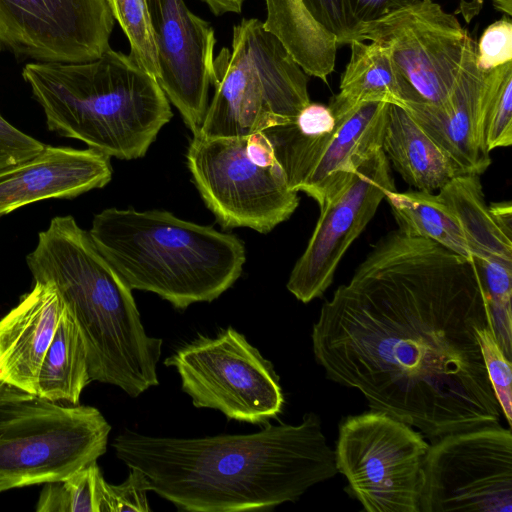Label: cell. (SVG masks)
<instances>
[{
  "label": "cell",
  "mask_w": 512,
  "mask_h": 512,
  "mask_svg": "<svg viewBox=\"0 0 512 512\" xmlns=\"http://www.w3.org/2000/svg\"><path fill=\"white\" fill-rule=\"evenodd\" d=\"M477 337L487 375L507 423L512 424L511 360L505 355L494 330L493 322L477 329Z\"/></svg>",
  "instance_id": "cell-29"
},
{
  "label": "cell",
  "mask_w": 512,
  "mask_h": 512,
  "mask_svg": "<svg viewBox=\"0 0 512 512\" xmlns=\"http://www.w3.org/2000/svg\"><path fill=\"white\" fill-rule=\"evenodd\" d=\"M164 364L175 368L197 408L252 424L282 412L284 397L272 363L232 327L179 347Z\"/></svg>",
  "instance_id": "cell-10"
},
{
  "label": "cell",
  "mask_w": 512,
  "mask_h": 512,
  "mask_svg": "<svg viewBox=\"0 0 512 512\" xmlns=\"http://www.w3.org/2000/svg\"><path fill=\"white\" fill-rule=\"evenodd\" d=\"M88 232L131 289L155 293L177 309L218 298L245 263L236 236L167 211L105 209Z\"/></svg>",
  "instance_id": "cell-5"
},
{
  "label": "cell",
  "mask_w": 512,
  "mask_h": 512,
  "mask_svg": "<svg viewBox=\"0 0 512 512\" xmlns=\"http://www.w3.org/2000/svg\"><path fill=\"white\" fill-rule=\"evenodd\" d=\"M437 194L459 220L474 259L493 258L512 263V239L494 220L485 201L479 175L456 176Z\"/></svg>",
  "instance_id": "cell-23"
},
{
  "label": "cell",
  "mask_w": 512,
  "mask_h": 512,
  "mask_svg": "<svg viewBox=\"0 0 512 512\" xmlns=\"http://www.w3.org/2000/svg\"><path fill=\"white\" fill-rule=\"evenodd\" d=\"M110 157L93 150L45 145L41 152L0 169V217L45 199H70L106 186Z\"/></svg>",
  "instance_id": "cell-18"
},
{
  "label": "cell",
  "mask_w": 512,
  "mask_h": 512,
  "mask_svg": "<svg viewBox=\"0 0 512 512\" xmlns=\"http://www.w3.org/2000/svg\"><path fill=\"white\" fill-rule=\"evenodd\" d=\"M391 190H395V184L390 163L380 149L362 162L320 207L308 245L287 282L290 293L303 303L324 294L342 257Z\"/></svg>",
  "instance_id": "cell-14"
},
{
  "label": "cell",
  "mask_w": 512,
  "mask_h": 512,
  "mask_svg": "<svg viewBox=\"0 0 512 512\" xmlns=\"http://www.w3.org/2000/svg\"><path fill=\"white\" fill-rule=\"evenodd\" d=\"M494 7L506 16L512 15V0H491Z\"/></svg>",
  "instance_id": "cell-37"
},
{
  "label": "cell",
  "mask_w": 512,
  "mask_h": 512,
  "mask_svg": "<svg viewBox=\"0 0 512 512\" xmlns=\"http://www.w3.org/2000/svg\"><path fill=\"white\" fill-rule=\"evenodd\" d=\"M358 41L389 48L413 93L412 102L440 103L451 90L469 33L432 0H415L389 15L361 24Z\"/></svg>",
  "instance_id": "cell-13"
},
{
  "label": "cell",
  "mask_w": 512,
  "mask_h": 512,
  "mask_svg": "<svg viewBox=\"0 0 512 512\" xmlns=\"http://www.w3.org/2000/svg\"><path fill=\"white\" fill-rule=\"evenodd\" d=\"M106 0H0V50L36 62H85L110 48Z\"/></svg>",
  "instance_id": "cell-15"
},
{
  "label": "cell",
  "mask_w": 512,
  "mask_h": 512,
  "mask_svg": "<svg viewBox=\"0 0 512 512\" xmlns=\"http://www.w3.org/2000/svg\"><path fill=\"white\" fill-rule=\"evenodd\" d=\"M413 1H415V0H413Z\"/></svg>",
  "instance_id": "cell-38"
},
{
  "label": "cell",
  "mask_w": 512,
  "mask_h": 512,
  "mask_svg": "<svg viewBox=\"0 0 512 512\" xmlns=\"http://www.w3.org/2000/svg\"><path fill=\"white\" fill-rule=\"evenodd\" d=\"M204 2L209 9L220 16L225 13H240L245 0H200Z\"/></svg>",
  "instance_id": "cell-36"
},
{
  "label": "cell",
  "mask_w": 512,
  "mask_h": 512,
  "mask_svg": "<svg viewBox=\"0 0 512 512\" xmlns=\"http://www.w3.org/2000/svg\"><path fill=\"white\" fill-rule=\"evenodd\" d=\"M65 312L51 283L34 282L0 319V383L37 394L42 361Z\"/></svg>",
  "instance_id": "cell-19"
},
{
  "label": "cell",
  "mask_w": 512,
  "mask_h": 512,
  "mask_svg": "<svg viewBox=\"0 0 512 512\" xmlns=\"http://www.w3.org/2000/svg\"><path fill=\"white\" fill-rule=\"evenodd\" d=\"M91 381L85 341L66 307L40 367L37 395L77 405Z\"/></svg>",
  "instance_id": "cell-24"
},
{
  "label": "cell",
  "mask_w": 512,
  "mask_h": 512,
  "mask_svg": "<svg viewBox=\"0 0 512 512\" xmlns=\"http://www.w3.org/2000/svg\"><path fill=\"white\" fill-rule=\"evenodd\" d=\"M103 474L92 462L61 481L45 483L37 512H99L100 483Z\"/></svg>",
  "instance_id": "cell-26"
},
{
  "label": "cell",
  "mask_w": 512,
  "mask_h": 512,
  "mask_svg": "<svg viewBox=\"0 0 512 512\" xmlns=\"http://www.w3.org/2000/svg\"><path fill=\"white\" fill-rule=\"evenodd\" d=\"M389 103L367 102L336 116L320 135L300 131L293 121L261 132L269 140L287 182L321 207L349 176L381 149Z\"/></svg>",
  "instance_id": "cell-12"
},
{
  "label": "cell",
  "mask_w": 512,
  "mask_h": 512,
  "mask_svg": "<svg viewBox=\"0 0 512 512\" xmlns=\"http://www.w3.org/2000/svg\"><path fill=\"white\" fill-rule=\"evenodd\" d=\"M477 64L489 71L512 62V22L504 16L490 24L476 43Z\"/></svg>",
  "instance_id": "cell-31"
},
{
  "label": "cell",
  "mask_w": 512,
  "mask_h": 512,
  "mask_svg": "<svg viewBox=\"0 0 512 512\" xmlns=\"http://www.w3.org/2000/svg\"><path fill=\"white\" fill-rule=\"evenodd\" d=\"M188 168L206 206L224 227L261 233L286 221L299 204L267 137L193 136Z\"/></svg>",
  "instance_id": "cell-8"
},
{
  "label": "cell",
  "mask_w": 512,
  "mask_h": 512,
  "mask_svg": "<svg viewBox=\"0 0 512 512\" xmlns=\"http://www.w3.org/2000/svg\"><path fill=\"white\" fill-rule=\"evenodd\" d=\"M385 200L404 234L430 240L442 247L474 259L459 220L438 194L425 191H388Z\"/></svg>",
  "instance_id": "cell-25"
},
{
  "label": "cell",
  "mask_w": 512,
  "mask_h": 512,
  "mask_svg": "<svg viewBox=\"0 0 512 512\" xmlns=\"http://www.w3.org/2000/svg\"><path fill=\"white\" fill-rule=\"evenodd\" d=\"M350 59L340 80L339 92L329 102L334 117L367 102H386L405 107L414 100L388 47L371 41H352Z\"/></svg>",
  "instance_id": "cell-21"
},
{
  "label": "cell",
  "mask_w": 512,
  "mask_h": 512,
  "mask_svg": "<svg viewBox=\"0 0 512 512\" xmlns=\"http://www.w3.org/2000/svg\"><path fill=\"white\" fill-rule=\"evenodd\" d=\"M110 430L95 407L65 406L0 383V493L61 481L97 461Z\"/></svg>",
  "instance_id": "cell-7"
},
{
  "label": "cell",
  "mask_w": 512,
  "mask_h": 512,
  "mask_svg": "<svg viewBox=\"0 0 512 512\" xmlns=\"http://www.w3.org/2000/svg\"><path fill=\"white\" fill-rule=\"evenodd\" d=\"M312 15L337 37L338 45L358 40L347 0H302Z\"/></svg>",
  "instance_id": "cell-32"
},
{
  "label": "cell",
  "mask_w": 512,
  "mask_h": 512,
  "mask_svg": "<svg viewBox=\"0 0 512 512\" xmlns=\"http://www.w3.org/2000/svg\"><path fill=\"white\" fill-rule=\"evenodd\" d=\"M34 282L60 294L85 341L92 381L137 397L159 384L163 340L149 336L132 289L73 216H56L26 256Z\"/></svg>",
  "instance_id": "cell-3"
},
{
  "label": "cell",
  "mask_w": 512,
  "mask_h": 512,
  "mask_svg": "<svg viewBox=\"0 0 512 512\" xmlns=\"http://www.w3.org/2000/svg\"><path fill=\"white\" fill-rule=\"evenodd\" d=\"M127 479L112 485L103 478L100 483L99 512H149L150 484L139 469L130 467Z\"/></svg>",
  "instance_id": "cell-30"
},
{
  "label": "cell",
  "mask_w": 512,
  "mask_h": 512,
  "mask_svg": "<svg viewBox=\"0 0 512 512\" xmlns=\"http://www.w3.org/2000/svg\"><path fill=\"white\" fill-rule=\"evenodd\" d=\"M482 127L489 152L512 143V62L487 71Z\"/></svg>",
  "instance_id": "cell-27"
},
{
  "label": "cell",
  "mask_w": 512,
  "mask_h": 512,
  "mask_svg": "<svg viewBox=\"0 0 512 512\" xmlns=\"http://www.w3.org/2000/svg\"><path fill=\"white\" fill-rule=\"evenodd\" d=\"M429 444L412 426L379 410L346 417L335 460L347 490L367 512H420Z\"/></svg>",
  "instance_id": "cell-9"
},
{
  "label": "cell",
  "mask_w": 512,
  "mask_h": 512,
  "mask_svg": "<svg viewBox=\"0 0 512 512\" xmlns=\"http://www.w3.org/2000/svg\"><path fill=\"white\" fill-rule=\"evenodd\" d=\"M22 76L50 131L108 157H143L173 116L157 80L111 48L85 62H32Z\"/></svg>",
  "instance_id": "cell-4"
},
{
  "label": "cell",
  "mask_w": 512,
  "mask_h": 512,
  "mask_svg": "<svg viewBox=\"0 0 512 512\" xmlns=\"http://www.w3.org/2000/svg\"><path fill=\"white\" fill-rule=\"evenodd\" d=\"M491 322L474 259L397 229L323 304L312 348L327 379L434 439L499 423L476 332Z\"/></svg>",
  "instance_id": "cell-1"
},
{
  "label": "cell",
  "mask_w": 512,
  "mask_h": 512,
  "mask_svg": "<svg viewBox=\"0 0 512 512\" xmlns=\"http://www.w3.org/2000/svg\"><path fill=\"white\" fill-rule=\"evenodd\" d=\"M214 97L197 134L242 137L293 121L311 101L307 74L263 22L233 27L232 49L213 62Z\"/></svg>",
  "instance_id": "cell-6"
},
{
  "label": "cell",
  "mask_w": 512,
  "mask_h": 512,
  "mask_svg": "<svg viewBox=\"0 0 512 512\" xmlns=\"http://www.w3.org/2000/svg\"><path fill=\"white\" fill-rule=\"evenodd\" d=\"M130 43V56L158 82L159 64L147 0H106Z\"/></svg>",
  "instance_id": "cell-28"
},
{
  "label": "cell",
  "mask_w": 512,
  "mask_h": 512,
  "mask_svg": "<svg viewBox=\"0 0 512 512\" xmlns=\"http://www.w3.org/2000/svg\"><path fill=\"white\" fill-rule=\"evenodd\" d=\"M420 512L512 511V435L498 424L432 439Z\"/></svg>",
  "instance_id": "cell-11"
},
{
  "label": "cell",
  "mask_w": 512,
  "mask_h": 512,
  "mask_svg": "<svg viewBox=\"0 0 512 512\" xmlns=\"http://www.w3.org/2000/svg\"><path fill=\"white\" fill-rule=\"evenodd\" d=\"M490 212L499 228L511 238L512 236V205L510 202H498L489 205Z\"/></svg>",
  "instance_id": "cell-35"
},
{
  "label": "cell",
  "mask_w": 512,
  "mask_h": 512,
  "mask_svg": "<svg viewBox=\"0 0 512 512\" xmlns=\"http://www.w3.org/2000/svg\"><path fill=\"white\" fill-rule=\"evenodd\" d=\"M486 75L477 64L476 42L469 35L446 98L435 104L406 102L404 107L464 174L480 176L491 163L482 127Z\"/></svg>",
  "instance_id": "cell-17"
},
{
  "label": "cell",
  "mask_w": 512,
  "mask_h": 512,
  "mask_svg": "<svg viewBox=\"0 0 512 512\" xmlns=\"http://www.w3.org/2000/svg\"><path fill=\"white\" fill-rule=\"evenodd\" d=\"M382 151L403 180L419 191H439L464 174L403 107L389 104Z\"/></svg>",
  "instance_id": "cell-20"
},
{
  "label": "cell",
  "mask_w": 512,
  "mask_h": 512,
  "mask_svg": "<svg viewBox=\"0 0 512 512\" xmlns=\"http://www.w3.org/2000/svg\"><path fill=\"white\" fill-rule=\"evenodd\" d=\"M44 147V143L19 130L0 114V169L32 158Z\"/></svg>",
  "instance_id": "cell-33"
},
{
  "label": "cell",
  "mask_w": 512,
  "mask_h": 512,
  "mask_svg": "<svg viewBox=\"0 0 512 512\" xmlns=\"http://www.w3.org/2000/svg\"><path fill=\"white\" fill-rule=\"evenodd\" d=\"M350 14L357 25L377 21L413 0H347Z\"/></svg>",
  "instance_id": "cell-34"
},
{
  "label": "cell",
  "mask_w": 512,
  "mask_h": 512,
  "mask_svg": "<svg viewBox=\"0 0 512 512\" xmlns=\"http://www.w3.org/2000/svg\"><path fill=\"white\" fill-rule=\"evenodd\" d=\"M263 22L301 69L328 83L334 71L338 42L309 11L302 0H265Z\"/></svg>",
  "instance_id": "cell-22"
},
{
  "label": "cell",
  "mask_w": 512,
  "mask_h": 512,
  "mask_svg": "<svg viewBox=\"0 0 512 512\" xmlns=\"http://www.w3.org/2000/svg\"><path fill=\"white\" fill-rule=\"evenodd\" d=\"M118 459L141 470L150 491L189 512H239L297 501L337 473L319 417L251 434L167 438L124 431Z\"/></svg>",
  "instance_id": "cell-2"
},
{
  "label": "cell",
  "mask_w": 512,
  "mask_h": 512,
  "mask_svg": "<svg viewBox=\"0 0 512 512\" xmlns=\"http://www.w3.org/2000/svg\"><path fill=\"white\" fill-rule=\"evenodd\" d=\"M159 64L158 83L193 135L208 108L215 32L183 0H147Z\"/></svg>",
  "instance_id": "cell-16"
}]
</instances>
